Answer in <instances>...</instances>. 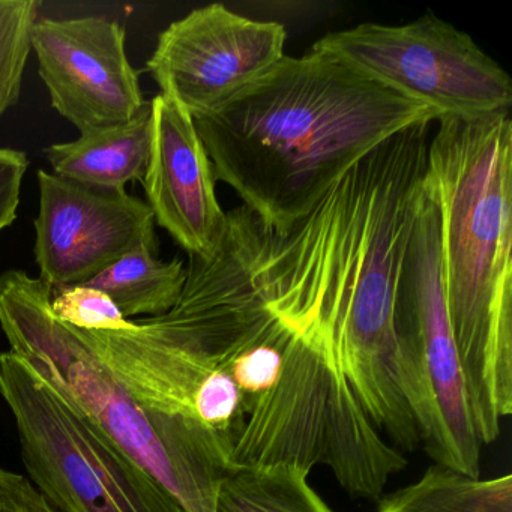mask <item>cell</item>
I'll use <instances>...</instances> for the list:
<instances>
[{
    "label": "cell",
    "instance_id": "17",
    "mask_svg": "<svg viewBox=\"0 0 512 512\" xmlns=\"http://www.w3.org/2000/svg\"><path fill=\"white\" fill-rule=\"evenodd\" d=\"M215 512H335L289 466H232L218 491Z\"/></svg>",
    "mask_w": 512,
    "mask_h": 512
},
{
    "label": "cell",
    "instance_id": "9",
    "mask_svg": "<svg viewBox=\"0 0 512 512\" xmlns=\"http://www.w3.org/2000/svg\"><path fill=\"white\" fill-rule=\"evenodd\" d=\"M76 331L143 406L232 439L247 409L244 395L166 314L131 320L122 331Z\"/></svg>",
    "mask_w": 512,
    "mask_h": 512
},
{
    "label": "cell",
    "instance_id": "5",
    "mask_svg": "<svg viewBox=\"0 0 512 512\" xmlns=\"http://www.w3.org/2000/svg\"><path fill=\"white\" fill-rule=\"evenodd\" d=\"M232 466L331 470L344 491L377 502L406 467L383 439L349 383L322 352L293 335L274 388L247 401L230 440Z\"/></svg>",
    "mask_w": 512,
    "mask_h": 512
},
{
    "label": "cell",
    "instance_id": "6",
    "mask_svg": "<svg viewBox=\"0 0 512 512\" xmlns=\"http://www.w3.org/2000/svg\"><path fill=\"white\" fill-rule=\"evenodd\" d=\"M401 392L419 443L436 464L479 478L481 442L467 401L442 269V218L427 173L395 299Z\"/></svg>",
    "mask_w": 512,
    "mask_h": 512
},
{
    "label": "cell",
    "instance_id": "18",
    "mask_svg": "<svg viewBox=\"0 0 512 512\" xmlns=\"http://www.w3.org/2000/svg\"><path fill=\"white\" fill-rule=\"evenodd\" d=\"M38 10L37 0H0V121L22 95Z\"/></svg>",
    "mask_w": 512,
    "mask_h": 512
},
{
    "label": "cell",
    "instance_id": "22",
    "mask_svg": "<svg viewBox=\"0 0 512 512\" xmlns=\"http://www.w3.org/2000/svg\"><path fill=\"white\" fill-rule=\"evenodd\" d=\"M0 512H61L28 476L0 466Z\"/></svg>",
    "mask_w": 512,
    "mask_h": 512
},
{
    "label": "cell",
    "instance_id": "13",
    "mask_svg": "<svg viewBox=\"0 0 512 512\" xmlns=\"http://www.w3.org/2000/svg\"><path fill=\"white\" fill-rule=\"evenodd\" d=\"M151 106V160L142 181L146 203L155 223L188 256H211L226 229L211 158L184 107L161 92Z\"/></svg>",
    "mask_w": 512,
    "mask_h": 512
},
{
    "label": "cell",
    "instance_id": "4",
    "mask_svg": "<svg viewBox=\"0 0 512 512\" xmlns=\"http://www.w3.org/2000/svg\"><path fill=\"white\" fill-rule=\"evenodd\" d=\"M52 287L19 269L0 274V328L10 350L160 482L185 512H215L232 467L230 439L203 422L143 406L76 329L56 319Z\"/></svg>",
    "mask_w": 512,
    "mask_h": 512
},
{
    "label": "cell",
    "instance_id": "15",
    "mask_svg": "<svg viewBox=\"0 0 512 512\" xmlns=\"http://www.w3.org/2000/svg\"><path fill=\"white\" fill-rule=\"evenodd\" d=\"M158 245H142L92 278L86 286L106 293L116 307L131 317H158L169 313L181 298L187 281L184 260H161Z\"/></svg>",
    "mask_w": 512,
    "mask_h": 512
},
{
    "label": "cell",
    "instance_id": "12",
    "mask_svg": "<svg viewBox=\"0 0 512 512\" xmlns=\"http://www.w3.org/2000/svg\"><path fill=\"white\" fill-rule=\"evenodd\" d=\"M125 28L104 17L37 19L31 50L53 109L80 133L130 122L148 101L128 61Z\"/></svg>",
    "mask_w": 512,
    "mask_h": 512
},
{
    "label": "cell",
    "instance_id": "14",
    "mask_svg": "<svg viewBox=\"0 0 512 512\" xmlns=\"http://www.w3.org/2000/svg\"><path fill=\"white\" fill-rule=\"evenodd\" d=\"M152 106L127 124L80 133L74 142L55 143L44 149L53 173L67 181L100 190L125 191L142 182L151 160Z\"/></svg>",
    "mask_w": 512,
    "mask_h": 512
},
{
    "label": "cell",
    "instance_id": "20",
    "mask_svg": "<svg viewBox=\"0 0 512 512\" xmlns=\"http://www.w3.org/2000/svg\"><path fill=\"white\" fill-rule=\"evenodd\" d=\"M50 305L56 319L80 331H122L131 323L106 293L86 284L55 287Z\"/></svg>",
    "mask_w": 512,
    "mask_h": 512
},
{
    "label": "cell",
    "instance_id": "8",
    "mask_svg": "<svg viewBox=\"0 0 512 512\" xmlns=\"http://www.w3.org/2000/svg\"><path fill=\"white\" fill-rule=\"evenodd\" d=\"M313 47L427 104L439 118H484L511 110L508 74L469 35L431 14L401 26L365 23L328 34Z\"/></svg>",
    "mask_w": 512,
    "mask_h": 512
},
{
    "label": "cell",
    "instance_id": "19",
    "mask_svg": "<svg viewBox=\"0 0 512 512\" xmlns=\"http://www.w3.org/2000/svg\"><path fill=\"white\" fill-rule=\"evenodd\" d=\"M293 334L281 323L275 331L236 353L226 371L244 395L253 400L277 385Z\"/></svg>",
    "mask_w": 512,
    "mask_h": 512
},
{
    "label": "cell",
    "instance_id": "3",
    "mask_svg": "<svg viewBox=\"0 0 512 512\" xmlns=\"http://www.w3.org/2000/svg\"><path fill=\"white\" fill-rule=\"evenodd\" d=\"M428 173L442 218L452 334L481 445L512 412V121L437 119Z\"/></svg>",
    "mask_w": 512,
    "mask_h": 512
},
{
    "label": "cell",
    "instance_id": "21",
    "mask_svg": "<svg viewBox=\"0 0 512 512\" xmlns=\"http://www.w3.org/2000/svg\"><path fill=\"white\" fill-rule=\"evenodd\" d=\"M31 161L19 149L0 148V233L16 221L23 179Z\"/></svg>",
    "mask_w": 512,
    "mask_h": 512
},
{
    "label": "cell",
    "instance_id": "10",
    "mask_svg": "<svg viewBox=\"0 0 512 512\" xmlns=\"http://www.w3.org/2000/svg\"><path fill=\"white\" fill-rule=\"evenodd\" d=\"M286 29L214 4L191 11L158 38L148 73L193 119L211 115L283 61Z\"/></svg>",
    "mask_w": 512,
    "mask_h": 512
},
{
    "label": "cell",
    "instance_id": "11",
    "mask_svg": "<svg viewBox=\"0 0 512 512\" xmlns=\"http://www.w3.org/2000/svg\"><path fill=\"white\" fill-rule=\"evenodd\" d=\"M35 260L52 289L86 284L142 245H158L148 203L38 170Z\"/></svg>",
    "mask_w": 512,
    "mask_h": 512
},
{
    "label": "cell",
    "instance_id": "2",
    "mask_svg": "<svg viewBox=\"0 0 512 512\" xmlns=\"http://www.w3.org/2000/svg\"><path fill=\"white\" fill-rule=\"evenodd\" d=\"M413 100L313 47L284 56L223 109L194 119L215 178L271 232H287L371 149L437 121Z\"/></svg>",
    "mask_w": 512,
    "mask_h": 512
},
{
    "label": "cell",
    "instance_id": "1",
    "mask_svg": "<svg viewBox=\"0 0 512 512\" xmlns=\"http://www.w3.org/2000/svg\"><path fill=\"white\" fill-rule=\"evenodd\" d=\"M436 121L398 131L353 164L287 232L257 217L254 281L269 310L328 358L380 433L415 451L397 370L395 299Z\"/></svg>",
    "mask_w": 512,
    "mask_h": 512
},
{
    "label": "cell",
    "instance_id": "16",
    "mask_svg": "<svg viewBox=\"0 0 512 512\" xmlns=\"http://www.w3.org/2000/svg\"><path fill=\"white\" fill-rule=\"evenodd\" d=\"M377 512H512V475L472 478L443 464L377 500Z\"/></svg>",
    "mask_w": 512,
    "mask_h": 512
},
{
    "label": "cell",
    "instance_id": "7",
    "mask_svg": "<svg viewBox=\"0 0 512 512\" xmlns=\"http://www.w3.org/2000/svg\"><path fill=\"white\" fill-rule=\"evenodd\" d=\"M0 397L13 413L28 478L61 512H185L91 419L16 353H0Z\"/></svg>",
    "mask_w": 512,
    "mask_h": 512
}]
</instances>
